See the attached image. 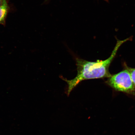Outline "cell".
Returning <instances> with one entry per match:
<instances>
[{"label": "cell", "mask_w": 135, "mask_h": 135, "mask_svg": "<svg viewBox=\"0 0 135 135\" xmlns=\"http://www.w3.org/2000/svg\"><path fill=\"white\" fill-rule=\"evenodd\" d=\"M130 39V38H128L123 40H117L110 56L105 60L91 62L79 58H76L77 70L76 76L71 80L63 79L68 85L67 95L69 96L71 91L82 81L110 77L111 75L109 73V69L111 62L121 45Z\"/></svg>", "instance_id": "1"}, {"label": "cell", "mask_w": 135, "mask_h": 135, "mask_svg": "<svg viewBox=\"0 0 135 135\" xmlns=\"http://www.w3.org/2000/svg\"><path fill=\"white\" fill-rule=\"evenodd\" d=\"M107 83L115 90L128 94H133L135 90L130 73L128 69L111 75L109 77Z\"/></svg>", "instance_id": "2"}, {"label": "cell", "mask_w": 135, "mask_h": 135, "mask_svg": "<svg viewBox=\"0 0 135 135\" xmlns=\"http://www.w3.org/2000/svg\"><path fill=\"white\" fill-rule=\"evenodd\" d=\"M9 9V7L7 0L0 6V24L5 25L7 16Z\"/></svg>", "instance_id": "3"}, {"label": "cell", "mask_w": 135, "mask_h": 135, "mask_svg": "<svg viewBox=\"0 0 135 135\" xmlns=\"http://www.w3.org/2000/svg\"><path fill=\"white\" fill-rule=\"evenodd\" d=\"M127 69L130 73L132 80L135 88V68H127Z\"/></svg>", "instance_id": "4"}, {"label": "cell", "mask_w": 135, "mask_h": 135, "mask_svg": "<svg viewBox=\"0 0 135 135\" xmlns=\"http://www.w3.org/2000/svg\"><path fill=\"white\" fill-rule=\"evenodd\" d=\"M4 1V0H0V6L2 4Z\"/></svg>", "instance_id": "5"}, {"label": "cell", "mask_w": 135, "mask_h": 135, "mask_svg": "<svg viewBox=\"0 0 135 135\" xmlns=\"http://www.w3.org/2000/svg\"><path fill=\"white\" fill-rule=\"evenodd\" d=\"M104 1H107V0H104Z\"/></svg>", "instance_id": "6"}, {"label": "cell", "mask_w": 135, "mask_h": 135, "mask_svg": "<svg viewBox=\"0 0 135 135\" xmlns=\"http://www.w3.org/2000/svg\"><path fill=\"white\" fill-rule=\"evenodd\" d=\"M46 1H48V0H46Z\"/></svg>", "instance_id": "7"}]
</instances>
